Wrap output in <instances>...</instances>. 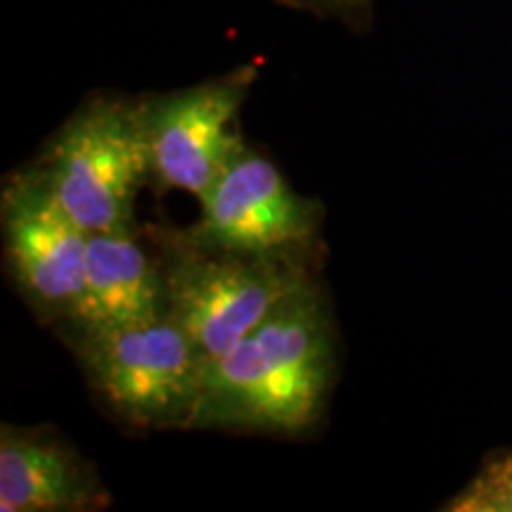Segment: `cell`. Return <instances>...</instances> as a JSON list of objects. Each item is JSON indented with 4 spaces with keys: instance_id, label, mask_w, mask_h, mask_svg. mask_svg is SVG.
<instances>
[{
    "instance_id": "obj_9",
    "label": "cell",
    "mask_w": 512,
    "mask_h": 512,
    "mask_svg": "<svg viewBox=\"0 0 512 512\" xmlns=\"http://www.w3.org/2000/svg\"><path fill=\"white\" fill-rule=\"evenodd\" d=\"M159 316H166L162 256L138 240L133 226L88 235L86 309L76 330L143 323Z\"/></svg>"
},
{
    "instance_id": "obj_6",
    "label": "cell",
    "mask_w": 512,
    "mask_h": 512,
    "mask_svg": "<svg viewBox=\"0 0 512 512\" xmlns=\"http://www.w3.org/2000/svg\"><path fill=\"white\" fill-rule=\"evenodd\" d=\"M200 221L181 233L190 245L238 252L311 249L323 209L299 195L271 159L242 145L200 200Z\"/></svg>"
},
{
    "instance_id": "obj_7",
    "label": "cell",
    "mask_w": 512,
    "mask_h": 512,
    "mask_svg": "<svg viewBox=\"0 0 512 512\" xmlns=\"http://www.w3.org/2000/svg\"><path fill=\"white\" fill-rule=\"evenodd\" d=\"M254 69H240L221 79L145 102L152 178L166 188L202 200L242 138L233 124L245 105Z\"/></svg>"
},
{
    "instance_id": "obj_1",
    "label": "cell",
    "mask_w": 512,
    "mask_h": 512,
    "mask_svg": "<svg viewBox=\"0 0 512 512\" xmlns=\"http://www.w3.org/2000/svg\"><path fill=\"white\" fill-rule=\"evenodd\" d=\"M335 373V325L313 283L207 361L190 430L302 437L323 418Z\"/></svg>"
},
{
    "instance_id": "obj_11",
    "label": "cell",
    "mask_w": 512,
    "mask_h": 512,
    "mask_svg": "<svg viewBox=\"0 0 512 512\" xmlns=\"http://www.w3.org/2000/svg\"><path fill=\"white\" fill-rule=\"evenodd\" d=\"M318 3H325V5H344V8H349V5H358V3H363V0H318Z\"/></svg>"
},
{
    "instance_id": "obj_5",
    "label": "cell",
    "mask_w": 512,
    "mask_h": 512,
    "mask_svg": "<svg viewBox=\"0 0 512 512\" xmlns=\"http://www.w3.org/2000/svg\"><path fill=\"white\" fill-rule=\"evenodd\" d=\"M0 228L12 280L27 304L67 332L79 328L86 309L88 233L60 207L36 166L5 181Z\"/></svg>"
},
{
    "instance_id": "obj_8",
    "label": "cell",
    "mask_w": 512,
    "mask_h": 512,
    "mask_svg": "<svg viewBox=\"0 0 512 512\" xmlns=\"http://www.w3.org/2000/svg\"><path fill=\"white\" fill-rule=\"evenodd\" d=\"M112 496L67 439L48 427L3 425L0 430V510L93 512Z\"/></svg>"
},
{
    "instance_id": "obj_3",
    "label": "cell",
    "mask_w": 512,
    "mask_h": 512,
    "mask_svg": "<svg viewBox=\"0 0 512 512\" xmlns=\"http://www.w3.org/2000/svg\"><path fill=\"white\" fill-rule=\"evenodd\" d=\"M83 375L119 422L138 430H190L207 358L166 316L69 332Z\"/></svg>"
},
{
    "instance_id": "obj_2",
    "label": "cell",
    "mask_w": 512,
    "mask_h": 512,
    "mask_svg": "<svg viewBox=\"0 0 512 512\" xmlns=\"http://www.w3.org/2000/svg\"><path fill=\"white\" fill-rule=\"evenodd\" d=\"M166 313L204 358L221 356L280 304L316 283L309 249L238 252L185 242L176 235L162 256Z\"/></svg>"
},
{
    "instance_id": "obj_4",
    "label": "cell",
    "mask_w": 512,
    "mask_h": 512,
    "mask_svg": "<svg viewBox=\"0 0 512 512\" xmlns=\"http://www.w3.org/2000/svg\"><path fill=\"white\" fill-rule=\"evenodd\" d=\"M34 166L88 235L133 226L138 192L152 176L145 102H88Z\"/></svg>"
},
{
    "instance_id": "obj_10",
    "label": "cell",
    "mask_w": 512,
    "mask_h": 512,
    "mask_svg": "<svg viewBox=\"0 0 512 512\" xmlns=\"http://www.w3.org/2000/svg\"><path fill=\"white\" fill-rule=\"evenodd\" d=\"M446 508L453 512H512V451L486 463Z\"/></svg>"
}]
</instances>
